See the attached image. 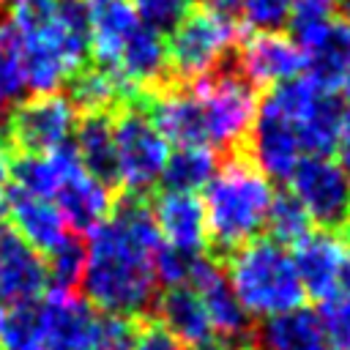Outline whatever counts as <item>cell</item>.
Returning a JSON list of instances; mask_svg holds the SVG:
<instances>
[{"label":"cell","instance_id":"cell-13","mask_svg":"<svg viewBox=\"0 0 350 350\" xmlns=\"http://www.w3.org/2000/svg\"><path fill=\"white\" fill-rule=\"evenodd\" d=\"M249 153L252 164L265 178L276 180H287L298 161L306 156L290 120L282 112H276L268 101L257 104V115L249 129Z\"/></svg>","mask_w":350,"mask_h":350},{"label":"cell","instance_id":"cell-46","mask_svg":"<svg viewBox=\"0 0 350 350\" xmlns=\"http://www.w3.org/2000/svg\"><path fill=\"white\" fill-rule=\"evenodd\" d=\"M347 221H350V219H347Z\"/></svg>","mask_w":350,"mask_h":350},{"label":"cell","instance_id":"cell-24","mask_svg":"<svg viewBox=\"0 0 350 350\" xmlns=\"http://www.w3.org/2000/svg\"><path fill=\"white\" fill-rule=\"evenodd\" d=\"M139 90H134L131 85H126L118 74H112L109 68L101 66H82L68 77V101L74 107V112H109L118 104H126L137 96Z\"/></svg>","mask_w":350,"mask_h":350},{"label":"cell","instance_id":"cell-20","mask_svg":"<svg viewBox=\"0 0 350 350\" xmlns=\"http://www.w3.org/2000/svg\"><path fill=\"white\" fill-rule=\"evenodd\" d=\"M11 216V227L44 257L49 254L57 243H63V238L71 232L66 219L60 216L57 205H52L44 197L27 194L16 186H8V213Z\"/></svg>","mask_w":350,"mask_h":350},{"label":"cell","instance_id":"cell-11","mask_svg":"<svg viewBox=\"0 0 350 350\" xmlns=\"http://www.w3.org/2000/svg\"><path fill=\"white\" fill-rule=\"evenodd\" d=\"M293 265L304 295L328 301L342 293L347 246L331 230H309L301 241L293 243Z\"/></svg>","mask_w":350,"mask_h":350},{"label":"cell","instance_id":"cell-29","mask_svg":"<svg viewBox=\"0 0 350 350\" xmlns=\"http://www.w3.org/2000/svg\"><path fill=\"white\" fill-rule=\"evenodd\" d=\"M46 262V279L55 284V290H74L82 279L85 268V243L77 232H68L63 243H57L49 254H44Z\"/></svg>","mask_w":350,"mask_h":350},{"label":"cell","instance_id":"cell-35","mask_svg":"<svg viewBox=\"0 0 350 350\" xmlns=\"http://www.w3.org/2000/svg\"><path fill=\"white\" fill-rule=\"evenodd\" d=\"M131 5L145 25L164 33L172 30L194 8V0H131Z\"/></svg>","mask_w":350,"mask_h":350},{"label":"cell","instance_id":"cell-41","mask_svg":"<svg viewBox=\"0 0 350 350\" xmlns=\"http://www.w3.org/2000/svg\"><path fill=\"white\" fill-rule=\"evenodd\" d=\"M342 287H347V293H350V252H347V262H345V282H342Z\"/></svg>","mask_w":350,"mask_h":350},{"label":"cell","instance_id":"cell-18","mask_svg":"<svg viewBox=\"0 0 350 350\" xmlns=\"http://www.w3.org/2000/svg\"><path fill=\"white\" fill-rule=\"evenodd\" d=\"M150 211H153V221H156V230L164 246L183 252L189 257L202 252L208 241V227H205L202 200L197 194L164 191Z\"/></svg>","mask_w":350,"mask_h":350},{"label":"cell","instance_id":"cell-42","mask_svg":"<svg viewBox=\"0 0 350 350\" xmlns=\"http://www.w3.org/2000/svg\"><path fill=\"white\" fill-rule=\"evenodd\" d=\"M339 8L345 11V25L350 27V0H342V3H339Z\"/></svg>","mask_w":350,"mask_h":350},{"label":"cell","instance_id":"cell-27","mask_svg":"<svg viewBox=\"0 0 350 350\" xmlns=\"http://www.w3.org/2000/svg\"><path fill=\"white\" fill-rule=\"evenodd\" d=\"M205 8L224 16H241L254 30H279L287 22L290 0H205Z\"/></svg>","mask_w":350,"mask_h":350},{"label":"cell","instance_id":"cell-7","mask_svg":"<svg viewBox=\"0 0 350 350\" xmlns=\"http://www.w3.org/2000/svg\"><path fill=\"white\" fill-rule=\"evenodd\" d=\"M115 142V183L126 186L131 194H139L161 180L164 164L170 159V145L137 107H123L112 120Z\"/></svg>","mask_w":350,"mask_h":350},{"label":"cell","instance_id":"cell-37","mask_svg":"<svg viewBox=\"0 0 350 350\" xmlns=\"http://www.w3.org/2000/svg\"><path fill=\"white\" fill-rule=\"evenodd\" d=\"M134 350H186L175 336H170L161 325H145L139 328Z\"/></svg>","mask_w":350,"mask_h":350},{"label":"cell","instance_id":"cell-4","mask_svg":"<svg viewBox=\"0 0 350 350\" xmlns=\"http://www.w3.org/2000/svg\"><path fill=\"white\" fill-rule=\"evenodd\" d=\"M262 101L290 120L306 156H331L336 150L347 112L331 90H323L309 77H295L273 85Z\"/></svg>","mask_w":350,"mask_h":350},{"label":"cell","instance_id":"cell-6","mask_svg":"<svg viewBox=\"0 0 350 350\" xmlns=\"http://www.w3.org/2000/svg\"><path fill=\"white\" fill-rule=\"evenodd\" d=\"M238 41V22L211 8H191L175 27L167 44V68L183 79H200L221 66Z\"/></svg>","mask_w":350,"mask_h":350},{"label":"cell","instance_id":"cell-15","mask_svg":"<svg viewBox=\"0 0 350 350\" xmlns=\"http://www.w3.org/2000/svg\"><path fill=\"white\" fill-rule=\"evenodd\" d=\"M241 77L252 85H282L287 79L301 77L304 55L293 36L279 30H257L252 33L238 55Z\"/></svg>","mask_w":350,"mask_h":350},{"label":"cell","instance_id":"cell-14","mask_svg":"<svg viewBox=\"0 0 350 350\" xmlns=\"http://www.w3.org/2000/svg\"><path fill=\"white\" fill-rule=\"evenodd\" d=\"M44 257L5 221H0V306L38 301L46 290Z\"/></svg>","mask_w":350,"mask_h":350},{"label":"cell","instance_id":"cell-22","mask_svg":"<svg viewBox=\"0 0 350 350\" xmlns=\"http://www.w3.org/2000/svg\"><path fill=\"white\" fill-rule=\"evenodd\" d=\"M148 118L167 139V145L186 148V145H205L202 118L197 107V96L191 88H170L150 101ZM208 148V145H205Z\"/></svg>","mask_w":350,"mask_h":350},{"label":"cell","instance_id":"cell-19","mask_svg":"<svg viewBox=\"0 0 350 350\" xmlns=\"http://www.w3.org/2000/svg\"><path fill=\"white\" fill-rule=\"evenodd\" d=\"M304 55L306 77L323 90L339 88L350 74V27L345 22H328L325 27L295 41Z\"/></svg>","mask_w":350,"mask_h":350},{"label":"cell","instance_id":"cell-23","mask_svg":"<svg viewBox=\"0 0 350 350\" xmlns=\"http://www.w3.org/2000/svg\"><path fill=\"white\" fill-rule=\"evenodd\" d=\"M260 350H334L325 328L312 309H290L284 314L268 317L257 331Z\"/></svg>","mask_w":350,"mask_h":350},{"label":"cell","instance_id":"cell-10","mask_svg":"<svg viewBox=\"0 0 350 350\" xmlns=\"http://www.w3.org/2000/svg\"><path fill=\"white\" fill-rule=\"evenodd\" d=\"M186 284L197 293L213 334L221 342H227L232 347H241V342L249 339V317L252 314L235 298V293H232V287L227 282V273L216 262H211V260L197 254L191 260Z\"/></svg>","mask_w":350,"mask_h":350},{"label":"cell","instance_id":"cell-40","mask_svg":"<svg viewBox=\"0 0 350 350\" xmlns=\"http://www.w3.org/2000/svg\"><path fill=\"white\" fill-rule=\"evenodd\" d=\"M339 88H342V107H345V112L350 115V74H347V79H345Z\"/></svg>","mask_w":350,"mask_h":350},{"label":"cell","instance_id":"cell-36","mask_svg":"<svg viewBox=\"0 0 350 350\" xmlns=\"http://www.w3.org/2000/svg\"><path fill=\"white\" fill-rule=\"evenodd\" d=\"M197 257V254H194ZM189 254L183 252H175L170 246H159L156 254H153V271H156V282H164L167 287H175V284H186L189 279V268H191V260Z\"/></svg>","mask_w":350,"mask_h":350},{"label":"cell","instance_id":"cell-17","mask_svg":"<svg viewBox=\"0 0 350 350\" xmlns=\"http://www.w3.org/2000/svg\"><path fill=\"white\" fill-rule=\"evenodd\" d=\"M88 14V36L96 66L115 68L129 41L145 25L131 0H82Z\"/></svg>","mask_w":350,"mask_h":350},{"label":"cell","instance_id":"cell-45","mask_svg":"<svg viewBox=\"0 0 350 350\" xmlns=\"http://www.w3.org/2000/svg\"><path fill=\"white\" fill-rule=\"evenodd\" d=\"M5 3H8V0H0V14L5 11Z\"/></svg>","mask_w":350,"mask_h":350},{"label":"cell","instance_id":"cell-44","mask_svg":"<svg viewBox=\"0 0 350 350\" xmlns=\"http://www.w3.org/2000/svg\"><path fill=\"white\" fill-rule=\"evenodd\" d=\"M3 320H5V306H0V331H3Z\"/></svg>","mask_w":350,"mask_h":350},{"label":"cell","instance_id":"cell-32","mask_svg":"<svg viewBox=\"0 0 350 350\" xmlns=\"http://www.w3.org/2000/svg\"><path fill=\"white\" fill-rule=\"evenodd\" d=\"M137 336H139L137 317L104 312L101 317H96L90 350H134Z\"/></svg>","mask_w":350,"mask_h":350},{"label":"cell","instance_id":"cell-21","mask_svg":"<svg viewBox=\"0 0 350 350\" xmlns=\"http://www.w3.org/2000/svg\"><path fill=\"white\" fill-rule=\"evenodd\" d=\"M156 317H159V325L170 336H175L183 347L205 350L213 345L216 334L208 323V314L197 293L189 284L167 287V293H161V298L156 301Z\"/></svg>","mask_w":350,"mask_h":350},{"label":"cell","instance_id":"cell-2","mask_svg":"<svg viewBox=\"0 0 350 350\" xmlns=\"http://www.w3.org/2000/svg\"><path fill=\"white\" fill-rule=\"evenodd\" d=\"M271 200V178L246 159H230L205 186L202 211L208 238L227 252L254 241L265 227Z\"/></svg>","mask_w":350,"mask_h":350},{"label":"cell","instance_id":"cell-33","mask_svg":"<svg viewBox=\"0 0 350 350\" xmlns=\"http://www.w3.org/2000/svg\"><path fill=\"white\" fill-rule=\"evenodd\" d=\"M339 3L342 0H290L287 22H290L293 38L301 41L309 33L334 22V14L339 11Z\"/></svg>","mask_w":350,"mask_h":350},{"label":"cell","instance_id":"cell-5","mask_svg":"<svg viewBox=\"0 0 350 350\" xmlns=\"http://www.w3.org/2000/svg\"><path fill=\"white\" fill-rule=\"evenodd\" d=\"M197 96L205 145L211 150H227L243 142L257 115V93L238 71H211L191 82Z\"/></svg>","mask_w":350,"mask_h":350},{"label":"cell","instance_id":"cell-1","mask_svg":"<svg viewBox=\"0 0 350 350\" xmlns=\"http://www.w3.org/2000/svg\"><path fill=\"white\" fill-rule=\"evenodd\" d=\"M161 246L153 211L139 197L123 200L90 230L85 246V301L109 314L137 317L150 309L156 293L153 254Z\"/></svg>","mask_w":350,"mask_h":350},{"label":"cell","instance_id":"cell-43","mask_svg":"<svg viewBox=\"0 0 350 350\" xmlns=\"http://www.w3.org/2000/svg\"><path fill=\"white\" fill-rule=\"evenodd\" d=\"M205 350H246V347H232V345H221V347H216V345H211V347H205Z\"/></svg>","mask_w":350,"mask_h":350},{"label":"cell","instance_id":"cell-28","mask_svg":"<svg viewBox=\"0 0 350 350\" xmlns=\"http://www.w3.org/2000/svg\"><path fill=\"white\" fill-rule=\"evenodd\" d=\"M265 227L271 230L276 243H282V246L290 243L293 246L295 241H301L312 230V219L306 216V211L301 208V202L293 194H273Z\"/></svg>","mask_w":350,"mask_h":350},{"label":"cell","instance_id":"cell-9","mask_svg":"<svg viewBox=\"0 0 350 350\" xmlns=\"http://www.w3.org/2000/svg\"><path fill=\"white\" fill-rule=\"evenodd\" d=\"M290 194L306 216L331 230L350 219V172L331 156H304L293 170Z\"/></svg>","mask_w":350,"mask_h":350},{"label":"cell","instance_id":"cell-16","mask_svg":"<svg viewBox=\"0 0 350 350\" xmlns=\"http://www.w3.org/2000/svg\"><path fill=\"white\" fill-rule=\"evenodd\" d=\"M60 216L66 219L71 232H90L98 227L115 208L112 186L90 175L79 161L71 164L52 194Z\"/></svg>","mask_w":350,"mask_h":350},{"label":"cell","instance_id":"cell-8","mask_svg":"<svg viewBox=\"0 0 350 350\" xmlns=\"http://www.w3.org/2000/svg\"><path fill=\"white\" fill-rule=\"evenodd\" d=\"M77 126L71 101L55 90L33 93L14 104L5 120V150L8 156H44L68 142Z\"/></svg>","mask_w":350,"mask_h":350},{"label":"cell","instance_id":"cell-26","mask_svg":"<svg viewBox=\"0 0 350 350\" xmlns=\"http://www.w3.org/2000/svg\"><path fill=\"white\" fill-rule=\"evenodd\" d=\"M216 170H219L216 150H211L205 145H186V148H175V153H170L164 172H161V183H164V191L197 194L208 186V180L213 178Z\"/></svg>","mask_w":350,"mask_h":350},{"label":"cell","instance_id":"cell-3","mask_svg":"<svg viewBox=\"0 0 350 350\" xmlns=\"http://www.w3.org/2000/svg\"><path fill=\"white\" fill-rule=\"evenodd\" d=\"M227 282L249 314L276 317L298 309L304 287L298 282L290 252L276 241H249L232 249L227 265Z\"/></svg>","mask_w":350,"mask_h":350},{"label":"cell","instance_id":"cell-38","mask_svg":"<svg viewBox=\"0 0 350 350\" xmlns=\"http://www.w3.org/2000/svg\"><path fill=\"white\" fill-rule=\"evenodd\" d=\"M336 150H339V164L350 172V115L345 120V129L339 134V142H336Z\"/></svg>","mask_w":350,"mask_h":350},{"label":"cell","instance_id":"cell-12","mask_svg":"<svg viewBox=\"0 0 350 350\" xmlns=\"http://www.w3.org/2000/svg\"><path fill=\"white\" fill-rule=\"evenodd\" d=\"M96 314L74 290H49L38 298V350H90Z\"/></svg>","mask_w":350,"mask_h":350},{"label":"cell","instance_id":"cell-31","mask_svg":"<svg viewBox=\"0 0 350 350\" xmlns=\"http://www.w3.org/2000/svg\"><path fill=\"white\" fill-rule=\"evenodd\" d=\"M25 68H22V46L11 27V22L0 19V104L16 101L25 93Z\"/></svg>","mask_w":350,"mask_h":350},{"label":"cell","instance_id":"cell-25","mask_svg":"<svg viewBox=\"0 0 350 350\" xmlns=\"http://www.w3.org/2000/svg\"><path fill=\"white\" fill-rule=\"evenodd\" d=\"M77 134V159L79 164L104 180L107 186H115V142H112V118L107 112H88L77 118L74 126Z\"/></svg>","mask_w":350,"mask_h":350},{"label":"cell","instance_id":"cell-34","mask_svg":"<svg viewBox=\"0 0 350 350\" xmlns=\"http://www.w3.org/2000/svg\"><path fill=\"white\" fill-rule=\"evenodd\" d=\"M325 336L334 350H350V293H339L328 301H323V309L317 312Z\"/></svg>","mask_w":350,"mask_h":350},{"label":"cell","instance_id":"cell-39","mask_svg":"<svg viewBox=\"0 0 350 350\" xmlns=\"http://www.w3.org/2000/svg\"><path fill=\"white\" fill-rule=\"evenodd\" d=\"M5 180H8V150L0 142V186H8Z\"/></svg>","mask_w":350,"mask_h":350},{"label":"cell","instance_id":"cell-30","mask_svg":"<svg viewBox=\"0 0 350 350\" xmlns=\"http://www.w3.org/2000/svg\"><path fill=\"white\" fill-rule=\"evenodd\" d=\"M0 350H38V301L5 306Z\"/></svg>","mask_w":350,"mask_h":350}]
</instances>
